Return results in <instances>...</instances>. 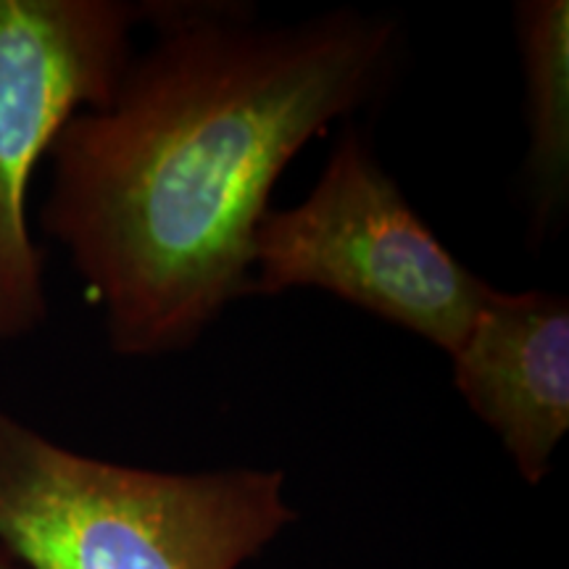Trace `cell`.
Instances as JSON below:
<instances>
[{"mask_svg": "<svg viewBox=\"0 0 569 569\" xmlns=\"http://www.w3.org/2000/svg\"><path fill=\"white\" fill-rule=\"evenodd\" d=\"M151 21L111 101L56 138L38 213L127 359L188 351L251 296L277 180L382 96L398 56L396 21L356 9L259 24L243 6L156 3Z\"/></svg>", "mask_w": 569, "mask_h": 569, "instance_id": "1", "label": "cell"}, {"mask_svg": "<svg viewBox=\"0 0 569 569\" xmlns=\"http://www.w3.org/2000/svg\"><path fill=\"white\" fill-rule=\"evenodd\" d=\"M296 519L280 469L127 467L0 407V549L24 569H240Z\"/></svg>", "mask_w": 569, "mask_h": 569, "instance_id": "2", "label": "cell"}, {"mask_svg": "<svg viewBox=\"0 0 569 569\" xmlns=\"http://www.w3.org/2000/svg\"><path fill=\"white\" fill-rule=\"evenodd\" d=\"M315 288L451 356L493 284L461 264L346 122L325 172L256 232L251 296Z\"/></svg>", "mask_w": 569, "mask_h": 569, "instance_id": "3", "label": "cell"}, {"mask_svg": "<svg viewBox=\"0 0 569 569\" xmlns=\"http://www.w3.org/2000/svg\"><path fill=\"white\" fill-rule=\"evenodd\" d=\"M156 3L0 0V346L48 319L46 253L30 230V188L56 138L101 109L132 61V30Z\"/></svg>", "mask_w": 569, "mask_h": 569, "instance_id": "4", "label": "cell"}, {"mask_svg": "<svg viewBox=\"0 0 569 569\" xmlns=\"http://www.w3.org/2000/svg\"><path fill=\"white\" fill-rule=\"evenodd\" d=\"M451 367L453 386L501 440L519 478L543 482L569 432L567 298L490 288Z\"/></svg>", "mask_w": 569, "mask_h": 569, "instance_id": "5", "label": "cell"}, {"mask_svg": "<svg viewBox=\"0 0 569 569\" xmlns=\"http://www.w3.org/2000/svg\"><path fill=\"white\" fill-rule=\"evenodd\" d=\"M515 21L525 71L532 230L540 238L569 198V3L522 0Z\"/></svg>", "mask_w": 569, "mask_h": 569, "instance_id": "6", "label": "cell"}, {"mask_svg": "<svg viewBox=\"0 0 569 569\" xmlns=\"http://www.w3.org/2000/svg\"><path fill=\"white\" fill-rule=\"evenodd\" d=\"M0 569H24V567H21L19 561H13L9 553L0 549Z\"/></svg>", "mask_w": 569, "mask_h": 569, "instance_id": "7", "label": "cell"}]
</instances>
